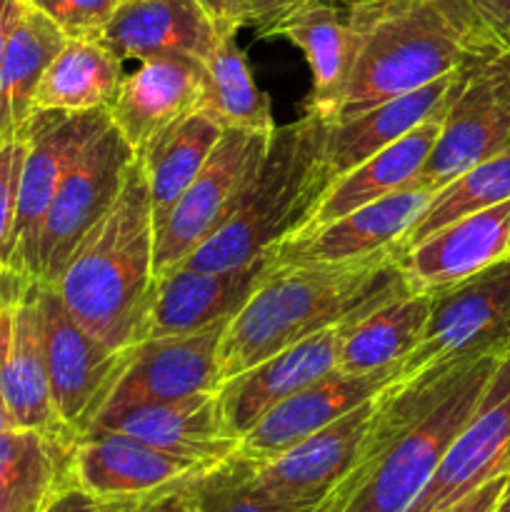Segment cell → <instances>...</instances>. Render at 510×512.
<instances>
[{
	"instance_id": "cell-4",
	"label": "cell",
	"mask_w": 510,
	"mask_h": 512,
	"mask_svg": "<svg viewBox=\"0 0 510 512\" xmlns=\"http://www.w3.org/2000/svg\"><path fill=\"white\" fill-rule=\"evenodd\" d=\"M153 208L138 155L103 218L83 235L53 280L55 293L85 330L108 348L135 343L153 285Z\"/></svg>"
},
{
	"instance_id": "cell-35",
	"label": "cell",
	"mask_w": 510,
	"mask_h": 512,
	"mask_svg": "<svg viewBox=\"0 0 510 512\" xmlns=\"http://www.w3.org/2000/svg\"><path fill=\"white\" fill-rule=\"evenodd\" d=\"M198 512H330L328 508H290L265 498L248 483V460L235 453L193 483Z\"/></svg>"
},
{
	"instance_id": "cell-36",
	"label": "cell",
	"mask_w": 510,
	"mask_h": 512,
	"mask_svg": "<svg viewBox=\"0 0 510 512\" xmlns=\"http://www.w3.org/2000/svg\"><path fill=\"white\" fill-rule=\"evenodd\" d=\"M53 20L65 38L100 40L120 0H23Z\"/></svg>"
},
{
	"instance_id": "cell-37",
	"label": "cell",
	"mask_w": 510,
	"mask_h": 512,
	"mask_svg": "<svg viewBox=\"0 0 510 512\" xmlns=\"http://www.w3.org/2000/svg\"><path fill=\"white\" fill-rule=\"evenodd\" d=\"M25 148H28L25 133L0 143V265L3 268H10V258H13V230L15 215H18Z\"/></svg>"
},
{
	"instance_id": "cell-39",
	"label": "cell",
	"mask_w": 510,
	"mask_h": 512,
	"mask_svg": "<svg viewBox=\"0 0 510 512\" xmlns=\"http://www.w3.org/2000/svg\"><path fill=\"white\" fill-rule=\"evenodd\" d=\"M115 510H118V503L95 498V495H90L88 490L80 488L75 480L65 483L43 508V512H115Z\"/></svg>"
},
{
	"instance_id": "cell-27",
	"label": "cell",
	"mask_w": 510,
	"mask_h": 512,
	"mask_svg": "<svg viewBox=\"0 0 510 512\" xmlns=\"http://www.w3.org/2000/svg\"><path fill=\"white\" fill-rule=\"evenodd\" d=\"M78 433L70 428H8L0 433V512H43L73 480Z\"/></svg>"
},
{
	"instance_id": "cell-21",
	"label": "cell",
	"mask_w": 510,
	"mask_h": 512,
	"mask_svg": "<svg viewBox=\"0 0 510 512\" xmlns=\"http://www.w3.org/2000/svg\"><path fill=\"white\" fill-rule=\"evenodd\" d=\"M400 373L398 368L378 370V373L350 375L333 370L315 383L305 385L288 400L270 408L248 433L240 438L238 455L255 460L275 458L288 450L290 445L300 443L308 435L318 433L325 425L335 423L340 415L358 408L365 400L375 398L383 388H388Z\"/></svg>"
},
{
	"instance_id": "cell-19",
	"label": "cell",
	"mask_w": 510,
	"mask_h": 512,
	"mask_svg": "<svg viewBox=\"0 0 510 512\" xmlns=\"http://www.w3.org/2000/svg\"><path fill=\"white\" fill-rule=\"evenodd\" d=\"M338 345L340 325L278 350L243 373L223 380L215 395L228 433L243 438L270 408L333 373L338 368Z\"/></svg>"
},
{
	"instance_id": "cell-5",
	"label": "cell",
	"mask_w": 510,
	"mask_h": 512,
	"mask_svg": "<svg viewBox=\"0 0 510 512\" xmlns=\"http://www.w3.org/2000/svg\"><path fill=\"white\" fill-rule=\"evenodd\" d=\"M328 128V120L313 113L275 128L263 163L228 223L173 268L205 273L243 268L298 235L333 183L325 160Z\"/></svg>"
},
{
	"instance_id": "cell-31",
	"label": "cell",
	"mask_w": 510,
	"mask_h": 512,
	"mask_svg": "<svg viewBox=\"0 0 510 512\" xmlns=\"http://www.w3.org/2000/svg\"><path fill=\"white\" fill-rule=\"evenodd\" d=\"M123 78V60L100 40L68 38L40 75L35 110L110 108Z\"/></svg>"
},
{
	"instance_id": "cell-15",
	"label": "cell",
	"mask_w": 510,
	"mask_h": 512,
	"mask_svg": "<svg viewBox=\"0 0 510 512\" xmlns=\"http://www.w3.org/2000/svg\"><path fill=\"white\" fill-rule=\"evenodd\" d=\"M510 470V350L500 358L483 400L450 443L438 470L408 512H440Z\"/></svg>"
},
{
	"instance_id": "cell-28",
	"label": "cell",
	"mask_w": 510,
	"mask_h": 512,
	"mask_svg": "<svg viewBox=\"0 0 510 512\" xmlns=\"http://www.w3.org/2000/svg\"><path fill=\"white\" fill-rule=\"evenodd\" d=\"M455 75L458 70L423 85V88L363 110L353 118L330 123L328 140H325V160H328L333 180L353 170L355 165L363 163L378 150L393 145L395 140H400L428 118L443 113L450 100Z\"/></svg>"
},
{
	"instance_id": "cell-45",
	"label": "cell",
	"mask_w": 510,
	"mask_h": 512,
	"mask_svg": "<svg viewBox=\"0 0 510 512\" xmlns=\"http://www.w3.org/2000/svg\"><path fill=\"white\" fill-rule=\"evenodd\" d=\"M33 283L35 280L25 278V275H20V273H15V270L3 268V265H0V305L10 303V300L23 298Z\"/></svg>"
},
{
	"instance_id": "cell-32",
	"label": "cell",
	"mask_w": 510,
	"mask_h": 512,
	"mask_svg": "<svg viewBox=\"0 0 510 512\" xmlns=\"http://www.w3.org/2000/svg\"><path fill=\"white\" fill-rule=\"evenodd\" d=\"M223 130L218 120L203 110H195L140 150L138 160L148 183L153 228L163 223L170 208L193 183Z\"/></svg>"
},
{
	"instance_id": "cell-9",
	"label": "cell",
	"mask_w": 510,
	"mask_h": 512,
	"mask_svg": "<svg viewBox=\"0 0 510 512\" xmlns=\"http://www.w3.org/2000/svg\"><path fill=\"white\" fill-rule=\"evenodd\" d=\"M108 125V108L78 110V113L35 110L25 128L28 148L20 173L10 270L38 280V243L45 213L70 168Z\"/></svg>"
},
{
	"instance_id": "cell-10",
	"label": "cell",
	"mask_w": 510,
	"mask_h": 512,
	"mask_svg": "<svg viewBox=\"0 0 510 512\" xmlns=\"http://www.w3.org/2000/svg\"><path fill=\"white\" fill-rule=\"evenodd\" d=\"M228 320L185 335L140 340L125 348L120 368L88 430L138 405L168 403L220 388L218 350ZM85 430V433H88Z\"/></svg>"
},
{
	"instance_id": "cell-6",
	"label": "cell",
	"mask_w": 510,
	"mask_h": 512,
	"mask_svg": "<svg viewBox=\"0 0 510 512\" xmlns=\"http://www.w3.org/2000/svg\"><path fill=\"white\" fill-rule=\"evenodd\" d=\"M510 350V255L470 278L430 290L423 338L398 378Z\"/></svg>"
},
{
	"instance_id": "cell-13",
	"label": "cell",
	"mask_w": 510,
	"mask_h": 512,
	"mask_svg": "<svg viewBox=\"0 0 510 512\" xmlns=\"http://www.w3.org/2000/svg\"><path fill=\"white\" fill-rule=\"evenodd\" d=\"M133 160L135 150L110 123L70 168L45 213L43 230H40V283H53L58 278L75 245L118 198L128 165Z\"/></svg>"
},
{
	"instance_id": "cell-30",
	"label": "cell",
	"mask_w": 510,
	"mask_h": 512,
	"mask_svg": "<svg viewBox=\"0 0 510 512\" xmlns=\"http://www.w3.org/2000/svg\"><path fill=\"white\" fill-rule=\"evenodd\" d=\"M65 40L68 38L53 20L25 5L0 65V143L25 133L35 115L40 75Z\"/></svg>"
},
{
	"instance_id": "cell-7",
	"label": "cell",
	"mask_w": 510,
	"mask_h": 512,
	"mask_svg": "<svg viewBox=\"0 0 510 512\" xmlns=\"http://www.w3.org/2000/svg\"><path fill=\"white\" fill-rule=\"evenodd\" d=\"M508 145L510 48H500L458 70L440 135L418 180L438 190Z\"/></svg>"
},
{
	"instance_id": "cell-24",
	"label": "cell",
	"mask_w": 510,
	"mask_h": 512,
	"mask_svg": "<svg viewBox=\"0 0 510 512\" xmlns=\"http://www.w3.org/2000/svg\"><path fill=\"white\" fill-rule=\"evenodd\" d=\"M103 430L128 435L163 453L205 465L223 463L240 448V438L230 435L225 428L215 393H195L168 403L128 408L88 433Z\"/></svg>"
},
{
	"instance_id": "cell-1",
	"label": "cell",
	"mask_w": 510,
	"mask_h": 512,
	"mask_svg": "<svg viewBox=\"0 0 510 512\" xmlns=\"http://www.w3.org/2000/svg\"><path fill=\"white\" fill-rule=\"evenodd\" d=\"M500 358L425 370L380 390L363 458L330 512H408L483 400Z\"/></svg>"
},
{
	"instance_id": "cell-25",
	"label": "cell",
	"mask_w": 510,
	"mask_h": 512,
	"mask_svg": "<svg viewBox=\"0 0 510 512\" xmlns=\"http://www.w3.org/2000/svg\"><path fill=\"white\" fill-rule=\"evenodd\" d=\"M260 35L285 38L300 48L313 75L308 113L333 123L353 63V35L343 10L328 0H303Z\"/></svg>"
},
{
	"instance_id": "cell-14",
	"label": "cell",
	"mask_w": 510,
	"mask_h": 512,
	"mask_svg": "<svg viewBox=\"0 0 510 512\" xmlns=\"http://www.w3.org/2000/svg\"><path fill=\"white\" fill-rule=\"evenodd\" d=\"M273 253L233 270L168 268L150 285L135 343L163 335H185L230 320L273 270ZM133 343V345H135Z\"/></svg>"
},
{
	"instance_id": "cell-8",
	"label": "cell",
	"mask_w": 510,
	"mask_h": 512,
	"mask_svg": "<svg viewBox=\"0 0 510 512\" xmlns=\"http://www.w3.org/2000/svg\"><path fill=\"white\" fill-rule=\"evenodd\" d=\"M270 135L273 133L238 128L223 130L193 183L185 188L163 223L153 228L155 275L188 258L220 225L228 223L263 163Z\"/></svg>"
},
{
	"instance_id": "cell-11",
	"label": "cell",
	"mask_w": 510,
	"mask_h": 512,
	"mask_svg": "<svg viewBox=\"0 0 510 512\" xmlns=\"http://www.w3.org/2000/svg\"><path fill=\"white\" fill-rule=\"evenodd\" d=\"M375 398L268 460H248V483L265 498L290 508H328L368 443Z\"/></svg>"
},
{
	"instance_id": "cell-38",
	"label": "cell",
	"mask_w": 510,
	"mask_h": 512,
	"mask_svg": "<svg viewBox=\"0 0 510 512\" xmlns=\"http://www.w3.org/2000/svg\"><path fill=\"white\" fill-rule=\"evenodd\" d=\"M115 512H198V500H195L193 483H188L148 495V498L125 500V503H118Z\"/></svg>"
},
{
	"instance_id": "cell-16",
	"label": "cell",
	"mask_w": 510,
	"mask_h": 512,
	"mask_svg": "<svg viewBox=\"0 0 510 512\" xmlns=\"http://www.w3.org/2000/svg\"><path fill=\"white\" fill-rule=\"evenodd\" d=\"M433 193L435 190L418 178L410 180L405 188L383 195L333 223L288 238L273 250V263L278 268L338 265L395 250Z\"/></svg>"
},
{
	"instance_id": "cell-17",
	"label": "cell",
	"mask_w": 510,
	"mask_h": 512,
	"mask_svg": "<svg viewBox=\"0 0 510 512\" xmlns=\"http://www.w3.org/2000/svg\"><path fill=\"white\" fill-rule=\"evenodd\" d=\"M215 465L163 453L120 433L78 435L73 450V480L100 500L125 503L178 485L195 483Z\"/></svg>"
},
{
	"instance_id": "cell-41",
	"label": "cell",
	"mask_w": 510,
	"mask_h": 512,
	"mask_svg": "<svg viewBox=\"0 0 510 512\" xmlns=\"http://www.w3.org/2000/svg\"><path fill=\"white\" fill-rule=\"evenodd\" d=\"M210 18L225 30V33H238L243 25H248V8L245 0H198Z\"/></svg>"
},
{
	"instance_id": "cell-46",
	"label": "cell",
	"mask_w": 510,
	"mask_h": 512,
	"mask_svg": "<svg viewBox=\"0 0 510 512\" xmlns=\"http://www.w3.org/2000/svg\"><path fill=\"white\" fill-rule=\"evenodd\" d=\"M8 428H15V425H13V420H10L8 408H5L3 395H0V433H3V430H8Z\"/></svg>"
},
{
	"instance_id": "cell-29",
	"label": "cell",
	"mask_w": 510,
	"mask_h": 512,
	"mask_svg": "<svg viewBox=\"0 0 510 512\" xmlns=\"http://www.w3.org/2000/svg\"><path fill=\"white\" fill-rule=\"evenodd\" d=\"M430 313V293L398 290L360 318L340 325V373L365 375L398 368L423 338Z\"/></svg>"
},
{
	"instance_id": "cell-20",
	"label": "cell",
	"mask_w": 510,
	"mask_h": 512,
	"mask_svg": "<svg viewBox=\"0 0 510 512\" xmlns=\"http://www.w3.org/2000/svg\"><path fill=\"white\" fill-rule=\"evenodd\" d=\"M510 200L463 215L395 255L410 293H430L480 273L510 255Z\"/></svg>"
},
{
	"instance_id": "cell-22",
	"label": "cell",
	"mask_w": 510,
	"mask_h": 512,
	"mask_svg": "<svg viewBox=\"0 0 510 512\" xmlns=\"http://www.w3.org/2000/svg\"><path fill=\"white\" fill-rule=\"evenodd\" d=\"M225 33L198 0H120L100 43L120 60L193 55L205 60Z\"/></svg>"
},
{
	"instance_id": "cell-18",
	"label": "cell",
	"mask_w": 510,
	"mask_h": 512,
	"mask_svg": "<svg viewBox=\"0 0 510 512\" xmlns=\"http://www.w3.org/2000/svg\"><path fill=\"white\" fill-rule=\"evenodd\" d=\"M205 70L193 55H160L140 60L120 83L110 103V123L135 155L178 120L203 108Z\"/></svg>"
},
{
	"instance_id": "cell-34",
	"label": "cell",
	"mask_w": 510,
	"mask_h": 512,
	"mask_svg": "<svg viewBox=\"0 0 510 512\" xmlns=\"http://www.w3.org/2000/svg\"><path fill=\"white\" fill-rule=\"evenodd\" d=\"M505 200H510V145L435 190L423 213L410 223L403 238L398 240L393 253H405L410 245L428 238L433 230L443 228V225L453 223L463 215L493 208Z\"/></svg>"
},
{
	"instance_id": "cell-2",
	"label": "cell",
	"mask_w": 510,
	"mask_h": 512,
	"mask_svg": "<svg viewBox=\"0 0 510 512\" xmlns=\"http://www.w3.org/2000/svg\"><path fill=\"white\" fill-rule=\"evenodd\" d=\"M345 18L353 63L333 123L508 48L473 0H348Z\"/></svg>"
},
{
	"instance_id": "cell-43",
	"label": "cell",
	"mask_w": 510,
	"mask_h": 512,
	"mask_svg": "<svg viewBox=\"0 0 510 512\" xmlns=\"http://www.w3.org/2000/svg\"><path fill=\"white\" fill-rule=\"evenodd\" d=\"M480 18L510 48V0H473Z\"/></svg>"
},
{
	"instance_id": "cell-47",
	"label": "cell",
	"mask_w": 510,
	"mask_h": 512,
	"mask_svg": "<svg viewBox=\"0 0 510 512\" xmlns=\"http://www.w3.org/2000/svg\"><path fill=\"white\" fill-rule=\"evenodd\" d=\"M500 505H503L505 510H510V480H508V488H505L503 498H500Z\"/></svg>"
},
{
	"instance_id": "cell-40",
	"label": "cell",
	"mask_w": 510,
	"mask_h": 512,
	"mask_svg": "<svg viewBox=\"0 0 510 512\" xmlns=\"http://www.w3.org/2000/svg\"><path fill=\"white\" fill-rule=\"evenodd\" d=\"M508 480H510V470L508 473L495 475V478H490L488 483H483L480 488H475L473 493H468L465 498H460L458 503L448 505V508L440 512H493L498 508L505 488H508Z\"/></svg>"
},
{
	"instance_id": "cell-44",
	"label": "cell",
	"mask_w": 510,
	"mask_h": 512,
	"mask_svg": "<svg viewBox=\"0 0 510 512\" xmlns=\"http://www.w3.org/2000/svg\"><path fill=\"white\" fill-rule=\"evenodd\" d=\"M23 8H25L23 0H0V65H3L10 33H13L15 23H18Z\"/></svg>"
},
{
	"instance_id": "cell-12",
	"label": "cell",
	"mask_w": 510,
	"mask_h": 512,
	"mask_svg": "<svg viewBox=\"0 0 510 512\" xmlns=\"http://www.w3.org/2000/svg\"><path fill=\"white\" fill-rule=\"evenodd\" d=\"M45 368L60 423L78 435L93 423L125 350H113L70 315L53 285L38 280Z\"/></svg>"
},
{
	"instance_id": "cell-33",
	"label": "cell",
	"mask_w": 510,
	"mask_h": 512,
	"mask_svg": "<svg viewBox=\"0 0 510 512\" xmlns=\"http://www.w3.org/2000/svg\"><path fill=\"white\" fill-rule=\"evenodd\" d=\"M205 100L203 113L218 120L225 130H255L273 133L275 120L270 98L258 88L248 68L243 48L235 35H223L203 60Z\"/></svg>"
},
{
	"instance_id": "cell-23",
	"label": "cell",
	"mask_w": 510,
	"mask_h": 512,
	"mask_svg": "<svg viewBox=\"0 0 510 512\" xmlns=\"http://www.w3.org/2000/svg\"><path fill=\"white\" fill-rule=\"evenodd\" d=\"M0 395L15 428H68L50 400L38 280L23 298L0 305Z\"/></svg>"
},
{
	"instance_id": "cell-26",
	"label": "cell",
	"mask_w": 510,
	"mask_h": 512,
	"mask_svg": "<svg viewBox=\"0 0 510 512\" xmlns=\"http://www.w3.org/2000/svg\"><path fill=\"white\" fill-rule=\"evenodd\" d=\"M443 115L445 110L428 118L425 123H420L410 133H405L393 145L365 158L353 170L338 175L328 185L320 203L315 205L308 225L300 233L333 223V220L343 218V215L353 213V210L363 208V205L373 203V200L383 198V195L405 188L410 180L418 178V173L423 170L425 160H428L430 150H433L435 140L440 135Z\"/></svg>"
},
{
	"instance_id": "cell-3",
	"label": "cell",
	"mask_w": 510,
	"mask_h": 512,
	"mask_svg": "<svg viewBox=\"0 0 510 512\" xmlns=\"http://www.w3.org/2000/svg\"><path fill=\"white\" fill-rule=\"evenodd\" d=\"M393 250L338 265H273L220 338V380L278 350L350 323L403 290Z\"/></svg>"
},
{
	"instance_id": "cell-49",
	"label": "cell",
	"mask_w": 510,
	"mask_h": 512,
	"mask_svg": "<svg viewBox=\"0 0 510 512\" xmlns=\"http://www.w3.org/2000/svg\"><path fill=\"white\" fill-rule=\"evenodd\" d=\"M508 250H510V243H508Z\"/></svg>"
},
{
	"instance_id": "cell-42",
	"label": "cell",
	"mask_w": 510,
	"mask_h": 512,
	"mask_svg": "<svg viewBox=\"0 0 510 512\" xmlns=\"http://www.w3.org/2000/svg\"><path fill=\"white\" fill-rule=\"evenodd\" d=\"M303 0H245V8H248V25H255L260 30H265L268 25H273L275 20L283 18L290 8H295Z\"/></svg>"
},
{
	"instance_id": "cell-48",
	"label": "cell",
	"mask_w": 510,
	"mask_h": 512,
	"mask_svg": "<svg viewBox=\"0 0 510 512\" xmlns=\"http://www.w3.org/2000/svg\"><path fill=\"white\" fill-rule=\"evenodd\" d=\"M493 512H510V510H505V508H503V505H500V503H498V508H495Z\"/></svg>"
}]
</instances>
